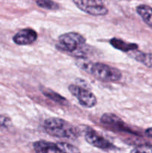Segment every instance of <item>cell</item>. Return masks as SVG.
Returning <instances> with one entry per match:
<instances>
[{
  "instance_id": "obj_10",
  "label": "cell",
  "mask_w": 152,
  "mask_h": 153,
  "mask_svg": "<svg viewBox=\"0 0 152 153\" xmlns=\"http://www.w3.org/2000/svg\"><path fill=\"white\" fill-rule=\"evenodd\" d=\"M110 44L114 49L125 52H130L131 51L136 50L138 49V45L134 43H128V42L122 40L119 38L113 37L110 39Z\"/></svg>"
},
{
  "instance_id": "obj_2",
  "label": "cell",
  "mask_w": 152,
  "mask_h": 153,
  "mask_svg": "<svg viewBox=\"0 0 152 153\" xmlns=\"http://www.w3.org/2000/svg\"><path fill=\"white\" fill-rule=\"evenodd\" d=\"M56 49L61 52H68L77 58H86V38L77 32H67L58 37Z\"/></svg>"
},
{
  "instance_id": "obj_11",
  "label": "cell",
  "mask_w": 152,
  "mask_h": 153,
  "mask_svg": "<svg viewBox=\"0 0 152 153\" xmlns=\"http://www.w3.org/2000/svg\"><path fill=\"white\" fill-rule=\"evenodd\" d=\"M130 57L148 68H152V53H145L137 49L128 52Z\"/></svg>"
},
{
  "instance_id": "obj_5",
  "label": "cell",
  "mask_w": 152,
  "mask_h": 153,
  "mask_svg": "<svg viewBox=\"0 0 152 153\" xmlns=\"http://www.w3.org/2000/svg\"><path fill=\"white\" fill-rule=\"evenodd\" d=\"M72 1L80 10L87 14L98 16L108 13V9L101 0H72Z\"/></svg>"
},
{
  "instance_id": "obj_15",
  "label": "cell",
  "mask_w": 152,
  "mask_h": 153,
  "mask_svg": "<svg viewBox=\"0 0 152 153\" xmlns=\"http://www.w3.org/2000/svg\"><path fill=\"white\" fill-rule=\"evenodd\" d=\"M36 4L41 8L50 10H57L60 7L59 4L52 0H36Z\"/></svg>"
},
{
  "instance_id": "obj_1",
  "label": "cell",
  "mask_w": 152,
  "mask_h": 153,
  "mask_svg": "<svg viewBox=\"0 0 152 153\" xmlns=\"http://www.w3.org/2000/svg\"><path fill=\"white\" fill-rule=\"evenodd\" d=\"M75 64L82 70L102 82H116L122 77V72L119 69L103 63L92 62L86 58H77Z\"/></svg>"
},
{
  "instance_id": "obj_3",
  "label": "cell",
  "mask_w": 152,
  "mask_h": 153,
  "mask_svg": "<svg viewBox=\"0 0 152 153\" xmlns=\"http://www.w3.org/2000/svg\"><path fill=\"white\" fill-rule=\"evenodd\" d=\"M43 128L47 134L60 138L75 139L80 135V131L75 126L66 120L58 117L46 119Z\"/></svg>"
},
{
  "instance_id": "obj_18",
  "label": "cell",
  "mask_w": 152,
  "mask_h": 153,
  "mask_svg": "<svg viewBox=\"0 0 152 153\" xmlns=\"http://www.w3.org/2000/svg\"><path fill=\"white\" fill-rule=\"evenodd\" d=\"M145 134L147 137H151L152 138V127L147 128V129L145 131Z\"/></svg>"
},
{
  "instance_id": "obj_6",
  "label": "cell",
  "mask_w": 152,
  "mask_h": 153,
  "mask_svg": "<svg viewBox=\"0 0 152 153\" xmlns=\"http://www.w3.org/2000/svg\"><path fill=\"white\" fill-rule=\"evenodd\" d=\"M84 138L89 144L98 149L103 150H111L116 149V146L113 143L90 127H87L85 130Z\"/></svg>"
},
{
  "instance_id": "obj_7",
  "label": "cell",
  "mask_w": 152,
  "mask_h": 153,
  "mask_svg": "<svg viewBox=\"0 0 152 153\" xmlns=\"http://www.w3.org/2000/svg\"><path fill=\"white\" fill-rule=\"evenodd\" d=\"M101 122L104 125L111 126L112 128L118 130L119 131H125L135 134L120 117L113 114H104L101 117Z\"/></svg>"
},
{
  "instance_id": "obj_8",
  "label": "cell",
  "mask_w": 152,
  "mask_h": 153,
  "mask_svg": "<svg viewBox=\"0 0 152 153\" xmlns=\"http://www.w3.org/2000/svg\"><path fill=\"white\" fill-rule=\"evenodd\" d=\"M37 33L34 29L30 28H23L13 35V41L15 44L19 46H25L34 43L37 40Z\"/></svg>"
},
{
  "instance_id": "obj_14",
  "label": "cell",
  "mask_w": 152,
  "mask_h": 153,
  "mask_svg": "<svg viewBox=\"0 0 152 153\" xmlns=\"http://www.w3.org/2000/svg\"><path fill=\"white\" fill-rule=\"evenodd\" d=\"M56 145L63 153H80V149L71 143H66V142H58Z\"/></svg>"
},
{
  "instance_id": "obj_12",
  "label": "cell",
  "mask_w": 152,
  "mask_h": 153,
  "mask_svg": "<svg viewBox=\"0 0 152 153\" xmlns=\"http://www.w3.org/2000/svg\"><path fill=\"white\" fill-rule=\"evenodd\" d=\"M137 12L142 19L152 28V7L146 4H140L137 7Z\"/></svg>"
},
{
  "instance_id": "obj_4",
  "label": "cell",
  "mask_w": 152,
  "mask_h": 153,
  "mask_svg": "<svg viewBox=\"0 0 152 153\" xmlns=\"http://www.w3.org/2000/svg\"><path fill=\"white\" fill-rule=\"evenodd\" d=\"M68 89L72 95L77 99L80 105L92 108L97 105L98 101L96 97L89 89L79 86L78 85H70Z\"/></svg>"
},
{
  "instance_id": "obj_16",
  "label": "cell",
  "mask_w": 152,
  "mask_h": 153,
  "mask_svg": "<svg viewBox=\"0 0 152 153\" xmlns=\"http://www.w3.org/2000/svg\"><path fill=\"white\" fill-rule=\"evenodd\" d=\"M131 153H152V144H142L136 146Z\"/></svg>"
},
{
  "instance_id": "obj_17",
  "label": "cell",
  "mask_w": 152,
  "mask_h": 153,
  "mask_svg": "<svg viewBox=\"0 0 152 153\" xmlns=\"http://www.w3.org/2000/svg\"><path fill=\"white\" fill-rule=\"evenodd\" d=\"M11 120L4 115H0V127H7L10 126Z\"/></svg>"
},
{
  "instance_id": "obj_13",
  "label": "cell",
  "mask_w": 152,
  "mask_h": 153,
  "mask_svg": "<svg viewBox=\"0 0 152 153\" xmlns=\"http://www.w3.org/2000/svg\"><path fill=\"white\" fill-rule=\"evenodd\" d=\"M41 92L43 93V94L45 97H46L49 100L54 101L55 102L58 103L60 105H65L68 104V101H67V100L65 97H62L61 94H58L57 92L49 89V88H42Z\"/></svg>"
},
{
  "instance_id": "obj_9",
  "label": "cell",
  "mask_w": 152,
  "mask_h": 153,
  "mask_svg": "<svg viewBox=\"0 0 152 153\" xmlns=\"http://www.w3.org/2000/svg\"><path fill=\"white\" fill-rule=\"evenodd\" d=\"M33 148L36 153H63L57 146L56 143L43 140L34 142Z\"/></svg>"
}]
</instances>
